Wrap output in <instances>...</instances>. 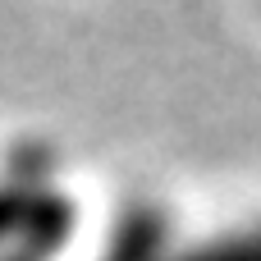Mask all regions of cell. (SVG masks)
I'll list each match as a JSON object with an SVG mask.
<instances>
[]
</instances>
